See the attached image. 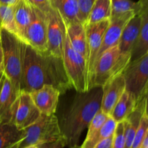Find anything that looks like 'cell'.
<instances>
[{
	"label": "cell",
	"mask_w": 148,
	"mask_h": 148,
	"mask_svg": "<svg viewBox=\"0 0 148 148\" xmlns=\"http://www.w3.org/2000/svg\"><path fill=\"white\" fill-rule=\"evenodd\" d=\"M50 85L64 93L72 88L64 68L62 58L49 52H40L23 44V64L20 91L30 92Z\"/></svg>",
	"instance_id": "obj_1"
},
{
	"label": "cell",
	"mask_w": 148,
	"mask_h": 148,
	"mask_svg": "<svg viewBox=\"0 0 148 148\" xmlns=\"http://www.w3.org/2000/svg\"><path fill=\"white\" fill-rule=\"evenodd\" d=\"M101 99L102 88H93L75 96L59 123L66 146L78 145L81 134L101 109Z\"/></svg>",
	"instance_id": "obj_2"
},
{
	"label": "cell",
	"mask_w": 148,
	"mask_h": 148,
	"mask_svg": "<svg viewBox=\"0 0 148 148\" xmlns=\"http://www.w3.org/2000/svg\"><path fill=\"white\" fill-rule=\"evenodd\" d=\"M0 40L4 53V75L20 92L23 64V44L17 36L0 28Z\"/></svg>",
	"instance_id": "obj_3"
},
{
	"label": "cell",
	"mask_w": 148,
	"mask_h": 148,
	"mask_svg": "<svg viewBox=\"0 0 148 148\" xmlns=\"http://www.w3.org/2000/svg\"><path fill=\"white\" fill-rule=\"evenodd\" d=\"M24 131L25 137L20 142L17 148L64 140L59 119L55 114H41L36 122L25 129Z\"/></svg>",
	"instance_id": "obj_4"
},
{
	"label": "cell",
	"mask_w": 148,
	"mask_h": 148,
	"mask_svg": "<svg viewBox=\"0 0 148 148\" xmlns=\"http://www.w3.org/2000/svg\"><path fill=\"white\" fill-rule=\"evenodd\" d=\"M64 68L72 88L78 92L89 91L88 63L79 53L75 51L69 43L67 35L65 36L62 55Z\"/></svg>",
	"instance_id": "obj_5"
},
{
	"label": "cell",
	"mask_w": 148,
	"mask_h": 148,
	"mask_svg": "<svg viewBox=\"0 0 148 148\" xmlns=\"http://www.w3.org/2000/svg\"><path fill=\"white\" fill-rule=\"evenodd\" d=\"M130 59L120 53L118 46L106 51L98 58L94 68L92 88H102L106 82L121 74Z\"/></svg>",
	"instance_id": "obj_6"
},
{
	"label": "cell",
	"mask_w": 148,
	"mask_h": 148,
	"mask_svg": "<svg viewBox=\"0 0 148 148\" xmlns=\"http://www.w3.org/2000/svg\"><path fill=\"white\" fill-rule=\"evenodd\" d=\"M121 75L124 79L125 90L134 98L136 103L147 95L148 53L130 62Z\"/></svg>",
	"instance_id": "obj_7"
},
{
	"label": "cell",
	"mask_w": 148,
	"mask_h": 148,
	"mask_svg": "<svg viewBox=\"0 0 148 148\" xmlns=\"http://www.w3.org/2000/svg\"><path fill=\"white\" fill-rule=\"evenodd\" d=\"M41 114L33 103L29 92L21 90L12 106L10 122L19 130H25L40 117Z\"/></svg>",
	"instance_id": "obj_8"
},
{
	"label": "cell",
	"mask_w": 148,
	"mask_h": 148,
	"mask_svg": "<svg viewBox=\"0 0 148 148\" xmlns=\"http://www.w3.org/2000/svg\"><path fill=\"white\" fill-rule=\"evenodd\" d=\"M32 7V18L26 29L24 43L40 52L48 51L47 17L36 7Z\"/></svg>",
	"instance_id": "obj_9"
},
{
	"label": "cell",
	"mask_w": 148,
	"mask_h": 148,
	"mask_svg": "<svg viewBox=\"0 0 148 148\" xmlns=\"http://www.w3.org/2000/svg\"><path fill=\"white\" fill-rule=\"evenodd\" d=\"M110 19L94 23H85L87 43L88 51V88L89 90L92 88L94 67L98 51L101 48L103 37L109 25Z\"/></svg>",
	"instance_id": "obj_10"
},
{
	"label": "cell",
	"mask_w": 148,
	"mask_h": 148,
	"mask_svg": "<svg viewBox=\"0 0 148 148\" xmlns=\"http://www.w3.org/2000/svg\"><path fill=\"white\" fill-rule=\"evenodd\" d=\"M47 17L48 52L57 58H62L66 26L62 16L54 7L46 13Z\"/></svg>",
	"instance_id": "obj_11"
},
{
	"label": "cell",
	"mask_w": 148,
	"mask_h": 148,
	"mask_svg": "<svg viewBox=\"0 0 148 148\" xmlns=\"http://www.w3.org/2000/svg\"><path fill=\"white\" fill-rule=\"evenodd\" d=\"M134 15H135L134 12H128L124 14L111 16L110 18L109 25L107 27L103 37L102 43H101V48L97 55L95 63L103 53L111 48L118 45L123 29L125 27L129 20Z\"/></svg>",
	"instance_id": "obj_12"
},
{
	"label": "cell",
	"mask_w": 148,
	"mask_h": 148,
	"mask_svg": "<svg viewBox=\"0 0 148 148\" xmlns=\"http://www.w3.org/2000/svg\"><path fill=\"white\" fill-rule=\"evenodd\" d=\"M40 114L44 115L55 114L61 92L50 85H44L39 89L29 92Z\"/></svg>",
	"instance_id": "obj_13"
},
{
	"label": "cell",
	"mask_w": 148,
	"mask_h": 148,
	"mask_svg": "<svg viewBox=\"0 0 148 148\" xmlns=\"http://www.w3.org/2000/svg\"><path fill=\"white\" fill-rule=\"evenodd\" d=\"M125 91V83L121 74L109 79L102 87L101 110L109 116L120 97Z\"/></svg>",
	"instance_id": "obj_14"
},
{
	"label": "cell",
	"mask_w": 148,
	"mask_h": 148,
	"mask_svg": "<svg viewBox=\"0 0 148 148\" xmlns=\"http://www.w3.org/2000/svg\"><path fill=\"white\" fill-rule=\"evenodd\" d=\"M141 25V16L135 14L132 17L121 32L118 48L123 56L131 59L132 48L135 43Z\"/></svg>",
	"instance_id": "obj_15"
},
{
	"label": "cell",
	"mask_w": 148,
	"mask_h": 148,
	"mask_svg": "<svg viewBox=\"0 0 148 148\" xmlns=\"http://www.w3.org/2000/svg\"><path fill=\"white\" fill-rule=\"evenodd\" d=\"M65 26L71 46L86 60L88 69V51L85 24L80 22H75Z\"/></svg>",
	"instance_id": "obj_16"
},
{
	"label": "cell",
	"mask_w": 148,
	"mask_h": 148,
	"mask_svg": "<svg viewBox=\"0 0 148 148\" xmlns=\"http://www.w3.org/2000/svg\"><path fill=\"white\" fill-rule=\"evenodd\" d=\"M19 93L10 79L4 75L0 90V122H10L12 108Z\"/></svg>",
	"instance_id": "obj_17"
},
{
	"label": "cell",
	"mask_w": 148,
	"mask_h": 148,
	"mask_svg": "<svg viewBox=\"0 0 148 148\" xmlns=\"http://www.w3.org/2000/svg\"><path fill=\"white\" fill-rule=\"evenodd\" d=\"M32 18V7L28 0H18L14 5V24L17 37L24 43L26 29Z\"/></svg>",
	"instance_id": "obj_18"
},
{
	"label": "cell",
	"mask_w": 148,
	"mask_h": 148,
	"mask_svg": "<svg viewBox=\"0 0 148 148\" xmlns=\"http://www.w3.org/2000/svg\"><path fill=\"white\" fill-rule=\"evenodd\" d=\"M24 137V130H19L11 122H0V148H17Z\"/></svg>",
	"instance_id": "obj_19"
},
{
	"label": "cell",
	"mask_w": 148,
	"mask_h": 148,
	"mask_svg": "<svg viewBox=\"0 0 148 148\" xmlns=\"http://www.w3.org/2000/svg\"><path fill=\"white\" fill-rule=\"evenodd\" d=\"M138 15L141 16V25L137 40L132 50L130 62L137 60L148 53V12Z\"/></svg>",
	"instance_id": "obj_20"
},
{
	"label": "cell",
	"mask_w": 148,
	"mask_h": 148,
	"mask_svg": "<svg viewBox=\"0 0 148 148\" xmlns=\"http://www.w3.org/2000/svg\"><path fill=\"white\" fill-rule=\"evenodd\" d=\"M135 106V100L125 90L114 106L109 116L115 120L116 123L123 121L134 111Z\"/></svg>",
	"instance_id": "obj_21"
},
{
	"label": "cell",
	"mask_w": 148,
	"mask_h": 148,
	"mask_svg": "<svg viewBox=\"0 0 148 148\" xmlns=\"http://www.w3.org/2000/svg\"><path fill=\"white\" fill-rule=\"evenodd\" d=\"M109 116L104 114L101 109L97 112L95 116L88 127V133L82 148H94L98 142V137L100 130Z\"/></svg>",
	"instance_id": "obj_22"
},
{
	"label": "cell",
	"mask_w": 148,
	"mask_h": 148,
	"mask_svg": "<svg viewBox=\"0 0 148 148\" xmlns=\"http://www.w3.org/2000/svg\"><path fill=\"white\" fill-rule=\"evenodd\" d=\"M62 16L65 25L69 23L79 22L78 19V5L77 0H51Z\"/></svg>",
	"instance_id": "obj_23"
},
{
	"label": "cell",
	"mask_w": 148,
	"mask_h": 148,
	"mask_svg": "<svg viewBox=\"0 0 148 148\" xmlns=\"http://www.w3.org/2000/svg\"><path fill=\"white\" fill-rule=\"evenodd\" d=\"M111 16V0H95L86 23L108 20Z\"/></svg>",
	"instance_id": "obj_24"
},
{
	"label": "cell",
	"mask_w": 148,
	"mask_h": 148,
	"mask_svg": "<svg viewBox=\"0 0 148 148\" xmlns=\"http://www.w3.org/2000/svg\"><path fill=\"white\" fill-rule=\"evenodd\" d=\"M14 5L0 4V28L17 36L14 24Z\"/></svg>",
	"instance_id": "obj_25"
},
{
	"label": "cell",
	"mask_w": 148,
	"mask_h": 148,
	"mask_svg": "<svg viewBox=\"0 0 148 148\" xmlns=\"http://www.w3.org/2000/svg\"><path fill=\"white\" fill-rule=\"evenodd\" d=\"M138 11L139 5L137 2L132 0H111V16L124 14L128 12H134L135 14H137Z\"/></svg>",
	"instance_id": "obj_26"
},
{
	"label": "cell",
	"mask_w": 148,
	"mask_h": 148,
	"mask_svg": "<svg viewBox=\"0 0 148 148\" xmlns=\"http://www.w3.org/2000/svg\"><path fill=\"white\" fill-rule=\"evenodd\" d=\"M148 134V116L147 111L144 112L140 119V124L136 132L132 148H139L143 139Z\"/></svg>",
	"instance_id": "obj_27"
},
{
	"label": "cell",
	"mask_w": 148,
	"mask_h": 148,
	"mask_svg": "<svg viewBox=\"0 0 148 148\" xmlns=\"http://www.w3.org/2000/svg\"><path fill=\"white\" fill-rule=\"evenodd\" d=\"M95 0H77L78 5V19L80 23L85 24Z\"/></svg>",
	"instance_id": "obj_28"
},
{
	"label": "cell",
	"mask_w": 148,
	"mask_h": 148,
	"mask_svg": "<svg viewBox=\"0 0 148 148\" xmlns=\"http://www.w3.org/2000/svg\"><path fill=\"white\" fill-rule=\"evenodd\" d=\"M125 138H124V122L120 121L116 124L113 139V148H124Z\"/></svg>",
	"instance_id": "obj_29"
},
{
	"label": "cell",
	"mask_w": 148,
	"mask_h": 148,
	"mask_svg": "<svg viewBox=\"0 0 148 148\" xmlns=\"http://www.w3.org/2000/svg\"><path fill=\"white\" fill-rule=\"evenodd\" d=\"M28 1L31 5L46 14L53 7L51 0H28Z\"/></svg>",
	"instance_id": "obj_30"
},
{
	"label": "cell",
	"mask_w": 148,
	"mask_h": 148,
	"mask_svg": "<svg viewBox=\"0 0 148 148\" xmlns=\"http://www.w3.org/2000/svg\"><path fill=\"white\" fill-rule=\"evenodd\" d=\"M65 147H66V145H65V142L64 140L43 143V144L37 145V148H64Z\"/></svg>",
	"instance_id": "obj_31"
},
{
	"label": "cell",
	"mask_w": 148,
	"mask_h": 148,
	"mask_svg": "<svg viewBox=\"0 0 148 148\" xmlns=\"http://www.w3.org/2000/svg\"><path fill=\"white\" fill-rule=\"evenodd\" d=\"M113 139L114 134L100 141L94 148H113Z\"/></svg>",
	"instance_id": "obj_32"
},
{
	"label": "cell",
	"mask_w": 148,
	"mask_h": 148,
	"mask_svg": "<svg viewBox=\"0 0 148 148\" xmlns=\"http://www.w3.org/2000/svg\"><path fill=\"white\" fill-rule=\"evenodd\" d=\"M0 71L4 72V53H3L1 40H0Z\"/></svg>",
	"instance_id": "obj_33"
},
{
	"label": "cell",
	"mask_w": 148,
	"mask_h": 148,
	"mask_svg": "<svg viewBox=\"0 0 148 148\" xmlns=\"http://www.w3.org/2000/svg\"><path fill=\"white\" fill-rule=\"evenodd\" d=\"M18 0H0V4L5 5H14L17 2Z\"/></svg>",
	"instance_id": "obj_34"
},
{
	"label": "cell",
	"mask_w": 148,
	"mask_h": 148,
	"mask_svg": "<svg viewBox=\"0 0 148 148\" xmlns=\"http://www.w3.org/2000/svg\"><path fill=\"white\" fill-rule=\"evenodd\" d=\"M139 148H148V134L145 137Z\"/></svg>",
	"instance_id": "obj_35"
},
{
	"label": "cell",
	"mask_w": 148,
	"mask_h": 148,
	"mask_svg": "<svg viewBox=\"0 0 148 148\" xmlns=\"http://www.w3.org/2000/svg\"><path fill=\"white\" fill-rule=\"evenodd\" d=\"M23 148H37V145H32L26 146V147Z\"/></svg>",
	"instance_id": "obj_36"
},
{
	"label": "cell",
	"mask_w": 148,
	"mask_h": 148,
	"mask_svg": "<svg viewBox=\"0 0 148 148\" xmlns=\"http://www.w3.org/2000/svg\"><path fill=\"white\" fill-rule=\"evenodd\" d=\"M3 76H4V72H1V71H0V84H1V80H2Z\"/></svg>",
	"instance_id": "obj_37"
},
{
	"label": "cell",
	"mask_w": 148,
	"mask_h": 148,
	"mask_svg": "<svg viewBox=\"0 0 148 148\" xmlns=\"http://www.w3.org/2000/svg\"><path fill=\"white\" fill-rule=\"evenodd\" d=\"M70 148H82V147H81L80 145H76L73 146V147H70Z\"/></svg>",
	"instance_id": "obj_38"
},
{
	"label": "cell",
	"mask_w": 148,
	"mask_h": 148,
	"mask_svg": "<svg viewBox=\"0 0 148 148\" xmlns=\"http://www.w3.org/2000/svg\"><path fill=\"white\" fill-rule=\"evenodd\" d=\"M3 79H4V76H3V78H2V80H1V84H0V90H1V85H2V82H3Z\"/></svg>",
	"instance_id": "obj_39"
}]
</instances>
